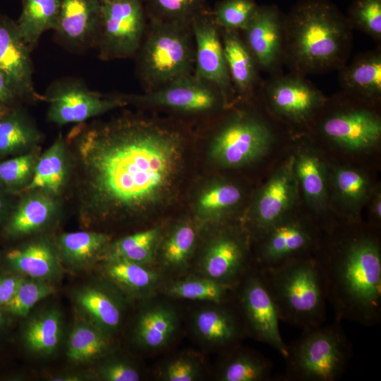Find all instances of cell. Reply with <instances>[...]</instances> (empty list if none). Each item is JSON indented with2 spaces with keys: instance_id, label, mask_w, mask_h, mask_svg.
<instances>
[{
  "instance_id": "cell-1",
  "label": "cell",
  "mask_w": 381,
  "mask_h": 381,
  "mask_svg": "<svg viewBox=\"0 0 381 381\" xmlns=\"http://www.w3.org/2000/svg\"><path fill=\"white\" fill-rule=\"evenodd\" d=\"M72 190L83 224L138 218L174 195L182 170L184 138L136 115L77 124L66 137Z\"/></svg>"
},
{
  "instance_id": "cell-2",
  "label": "cell",
  "mask_w": 381,
  "mask_h": 381,
  "mask_svg": "<svg viewBox=\"0 0 381 381\" xmlns=\"http://www.w3.org/2000/svg\"><path fill=\"white\" fill-rule=\"evenodd\" d=\"M335 318L366 327L381 321V248L374 233L352 230L315 253Z\"/></svg>"
},
{
  "instance_id": "cell-3",
  "label": "cell",
  "mask_w": 381,
  "mask_h": 381,
  "mask_svg": "<svg viewBox=\"0 0 381 381\" xmlns=\"http://www.w3.org/2000/svg\"><path fill=\"white\" fill-rule=\"evenodd\" d=\"M352 28L328 0H301L284 15V63L307 75L340 69L349 59Z\"/></svg>"
},
{
  "instance_id": "cell-4",
  "label": "cell",
  "mask_w": 381,
  "mask_h": 381,
  "mask_svg": "<svg viewBox=\"0 0 381 381\" xmlns=\"http://www.w3.org/2000/svg\"><path fill=\"white\" fill-rule=\"evenodd\" d=\"M258 270L272 297L280 320L302 329L325 323L327 298L314 255L292 259Z\"/></svg>"
},
{
  "instance_id": "cell-5",
  "label": "cell",
  "mask_w": 381,
  "mask_h": 381,
  "mask_svg": "<svg viewBox=\"0 0 381 381\" xmlns=\"http://www.w3.org/2000/svg\"><path fill=\"white\" fill-rule=\"evenodd\" d=\"M135 55L136 72L145 92L193 73L195 42L190 24L150 18Z\"/></svg>"
},
{
  "instance_id": "cell-6",
  "label": "cell",
  "mask_w": 381,
  "mask_h": 381,
  "mask_svg": "<svg viewBox=\"0 0 381 381\" xmlns=\"http://www.w3.org/2000/svg\"><path fill=\"white\" fill-rule=\"evenodd\" d=\"M341 320L303 329L288 344L283 381H337L345 373L352 356V345Z\"/></svg>"
},
{
  "instance_id": "cell-7",
  "label": "cell",
  "mask_w": 381,
  "mask_h": 381,
  "mask_svg": "<svg viewBox=\"0 0 381 381\" xmlns=\"http://www.w3.org/2000/svg\"><path fill=\"white\" fill-rule=\"evenodd\" d=\"M274 140V133L265 121L255 114L239 111L217 131L210 156L224 167H243L265 156Z\"/></svg>"
},
{
  "instance_id": "cell-8",
  "label": "cell",
  "mask_w": 381,
  "mask_h": 381,
  "mask_svg": "<svg viewBox=\"0 0 381 381\" xmlns=\"http://www.w3.org/2000/svg\"><path fill=\"white\" fill-rule=\"evenodd\" d=\"M43 96L48 121L59 126L82 123L128 104L126 95H104L74 78L55 80Z\"/></svg>"
},
{
  "instance_id": "cell-9",
  "label": "cell",
  "mask_w": 381,
  "mask_h": 381,
  "mask_svg": "<svg viewBox=\"0 0 381 381\" xmlns=\"http://www.w3.org/2000/svg\"><path fill=\"white\" fill-rule=\"evenodd\" d=\"M146 25L142 0H115L102 4L96 45L99 57L107 61L135 55Z\"/></svg>"
},
{
  "instance_id": "cell-10",
  "label": "cell",
  "mask_w": 381,
  "mask_h": 381,
  "mask_svg": "<svg viewBox=\"0 0 381 381\" xmlns=\"http://www.w3.org/2000/svg\"><path fill=\"white\" fill-rule=\"evenodd\" d=\"M232 293L248 334L285 357L288 344L281 336L277 309L258 269L254 266Z\"/></svg>"
},
{
  "instance_id": "cell-11",
  "label": "cell",
  "mask_w": 381,
  "mask_h": 381,
  "mask_svg": "<svg viewBox=\"0 0 381 381\" xmlns=\"http://www.w3.org/2000/svg\"><path fill=\"white\" fill-rule=\"evenodd\" d=\"M128 104L201 114L228 107L220 91L193 73L180 77L158 89L126 95Z\"/></svg>"
},
{
  "instance_id": "cell-12",
  "label": "cell",
  "mask_w": 381,
  "mask_h": 381,
  "mask_svg": "<svg viewBox=\"0 0 381 381\" xmlns=\"http://www.w3.org/2000/svg\"><path fill=\"white\" fill-rule=\"evenodd\" d=\"M260 89L272 114L296 123L312 119L327 101L306 76L292 72L270 77Z\"/></svg>"
},
{
  "instance_id": "cell-13",
  "label": "cell",
  "mask_w": 381,
  "mask_h": 381,
  "mask_svg": "<svg viewBox=\"0 0 381 381\" xmlns=\"http://www.w3.org/2000/svg\"><path fill=\"white\" fill-rule=\"evenodd\" d=\"M256 238L255 267L260 270L313 255L320 246L318 231L311 222L289 215Z\"/></svg>"
},
{
  "instance_id": "cell-14",
  "label": "cell",
  "mask_w": 381,
  "mask_h": 381,
  "mask_svg": "<svg viewBox=\"0 0 381 381\" xmlns=\"http://www.w3.org/2000/svg\"><path fill=\"white\" fill-rule=\"evenodd\" d=\"M248 236L236 228L218 233L205 248L198 267L203 277L232 289L253 267Z\"/></svg>"
},
{
  "instance_id": "cell-15",
  "label": "cell",
  "mask_w": 381,
  "mask_h": 381,
  "mask_svg": "<svg viewBox=\"0 0 381 381\" xmlns=\"http://www.w3.org/2000/svg\"><path fill=\"white\" fill-rule=\"evenodd\" d=\"M190 27L195 42L193 74L212 84L222 94L228 107L236 100L229 75L219 32L212 12L194 18Z\"/></svg>"
},
{
  "instance_id": "cell-16",
  "label": "cell",
  "mask_w": 381,
  "mask_h": 381,
  "mask_svg": "<svg viewBox=\"0 0 381 381\" xmlns=\"http://www.w3.org/2000/svg\"><path fill=\"white\" fill-rule=\"evenodd\" d=\"M31 51L16 21L0 13V72L22 103L44 101L33 83Z\"/></svg>"
},
{
  "instance_id": "cell-17",
  "label": "cell",
  "mask_w": 381,
  "mask_h": 381,
  "mask_svg": "<svg viewBox=\"0 0 381 381\" xmlns=\"http://www.w3.org/2000/svg\"><path fill=\"white\" fill-rule=\"evenodd\" d=\"M284 19L277 6H258L247 26L240 31L260 70L270 77L282 74Z\"/></svg>"
},
{
  "instance_id": "cell-18",
  "label": "cell",
  "mask_w": 381,
  "mask_h": 381,
  "mask_svg": "<svg viewBox=\"0 0 381 381\" xmlns=\"http://www.w3.org/2000/svg\"><path fill=\"white\" fill-rule=\"evenodd\" d=\"M298 188L293 156L273 173L257 195L250 217V229L255 238L288 216Z\"/></svg>"
},
{
  "instance_id": "cell-19",
  "label": "cell",
  "mask_w": 381,
  "mask_h": 381,
  "mask_svg": "<svg viewBox=\"0 0 381 381\" xmlns=\"http://www.w3.org/2000/svg\"><path fill=\"white\" fill-rule=\"evenodd\" d=\"M62 198L40 189L18 194L9 216L1 226V237L16 240L48 228L61 213Z\"/></svg>"
},
{
  "instance_id": "cell-20",
  "label": "cell",
  "mask_w": 381,
  "mask_h": 381,
  "mask_svg": "<svg viewBox=\"0 0 381 381\" xmlns=\"http://www.w3.org/2000/svg\"><path fill=\"white\" fill-rule=\"evenodd\" d=\"M322 134L331 142L349 150H364L381 139L380 116L368 108L337 111L321 122Z\"/></svg>"
},
{
  "instance_id": "cell-21",
  "label": "cell",
  "mask_w": 381,
  "mask_h": 381,
  "mask_svg": "<svg viewBox=\"0 0 381 381\" xmlns=\"http://www.w3.org/2000/svg\"><path fill=\"white\" fill-rule=\"evenodd\" d=\"M99 0H60L55 31L59 41L73 52L96 47L101 24Z\"/></svg>"
},
{
  "instance_id": "cell-22",
  "label": "cell",
  "mask_w": 381,
  "mask_h": 381,
  "mask_svg": "<svg viewBox=\"0 0 381 381\" xmlns=\"http://www.w3.org/2000/svg\"><path fill=\"white\" fill-rule=\"evenodd\" d=\"M229 302L202 308L193 320L196 334L210 346L224 351L238 344L248 333L237 308L229 306Z\"/></svg>"
},
{
  "instance_id": "cell-23",
  "label": "cell",
  "mask_w": 381,
  "mask_h": 381,
  "mask_svg": "<svg viewBox=\"0 0 381 381\" xmlns=\"http://www.w3.org/2000/svg\"><path fill=\"white\" fill-rule=\"evenodd\" d=\"M226 64L237 99L248 100L260 89V71L240 31L219 28Z\"/></svg>"
},
{
  "instance_id": "cell-24",
  "label": "cell",
  "mask_w": 381,
  "mask_h": 381,
  "mask_svg": "<svg viewBox=\"0 0 381 381\" xmlns=\"http://www.w3.org/2000/svg\"><path fill=\"white\" fill-rule=\"evenodd\" d=\"M339 80L344 93L366 103L381 98V51L358 54L340 69Z\"/></svg>"
},
{
  "instance_id": "cell-25",
  "label": "cell",
  "mask_w": 381,
  "mask_h": 381,
  "mask_svg": "<svg viewBox=\"0 0 381 381\" xmlns=\"http://www.w3.org/2000/svg\"><path fill=\"white\" fill-rule=\"evenodd\" d=\"M4 259L7 265L32 279L48 280L60 270V258L55 243L40 238L6 250Z\"/></svg>"
},
{
  "instance_id": "cell-26",
  "label": "cell",
  "mask_w": 381,
  "mask_h": 381,
  "mask_svg": "<svg viewBox=\"0 0 381 381\" xmlns=\"http://www.w3.org/2000/svg\"><path fill=\"white\" fill-rule=\"evenodd\" d=\"M71 169V162L66 140L59 135L40 155L31 181L25 191L40 189L63 198L68 187Z\"/></svg>"
},
{
  "instance_id": "cell-27",
  "label": "cell",
  "mask_w": 381,
  "mask_h": 381,
  "mask_svg": "<svg viewBox=\"0 0 381 381\" xmlns=\"http://www.w3.org/2000/svg\"><path fill=\"white\" fill-rule=\"evenodd\" d=\"M42 134L22 104L0 114V160L40 147Z\"/></svg>"
},
{
  "instance_id": "cell-28",
  "label": "cell",
  "mask_w": 381,
  "mask_h": 381,
  "mask_svg": "<svg viewBox=\"0 0 381 381\" xmlns=\"http://www.w3.org/2000/svg\"><path fill=\"white\" fill-rule=\"evenodd\" d=\"M179 326L176 310L165 303H154L139 313L134 328V339L141 348L155 351L167 346Z\"/></svg>"
},
{
  "instance_id": "cell-29",
  "label": "cell",
  "mask_w": 381,
  "mask_h": 381,
  "mask_svg": "<svg viewBox=\"0 0 381 381\" xmlns=\"http://www.w3.org/2000/svg\"><path fill=\"white\" fill-rule=\"evenodd\" d=\"M219 365V381L272 380L273 364L270 360L238 344L227 349Z\"/></svg>"
},
{
  "instance_id": "cell-30",
  "label": "cell",
  "mask_w": 381,
  "mask_h": 381,
  "mask_svg": "<svg viewBox=\"0 0 381 381\" xmlns=\"http://www.w3.org/2000/svg\"><path fill=\"white\" fill-rule=\"evenodd\" d=\"M110 236L96 231H79L59 235L55 246L59 258L75 267L83 266L103 255Z\"/></svg>"
},
{
  "instance_id": "cell-31",
  "label": "cell",
  "mask_w": 381,
  "mask_h": 381,
  "mask_svg": "<svg viewBox=\"0 0 381 381\" xmlns=\"http://www.w3.org/2000/svg\"><path fill=\"white\" fill-rule=\"evenodd\" d=\"M60 11V0H23L18 20L20 32L31 50L42 35L56 28Z\"/></svg>"
},
{
  "instance_id": "cell-32",
  "label": "cell",
  "mask_w": 381,
  "mask_h": 381,
  "mask_svg": "<svg viewBox=\"0 0 381 381\" xmlns=\"http://www.w3.org/2000/svg\"><path fill=\"white\" fill-rule=\"evenodd\" d=\"M294 170L306 201L322 210L327 200L326 172L322 159L310 150H301L294 156Z\"/></svg>"
},
{
  "instance_id": "cell-33",
  "label": "cell",
  "mask_w": 381,
  "mask_h": 381,
  "mask_svg": "<svg viewBox=\"0 0 381 381\" xmlns=\"http://www.w3.org/2000/svg\"><path fill=\"white\" fill-rule=\"evenodd\" d=\"M104 272L116 284L139 296L152 294L160 280L159 274L148 265L123 259H106Z\"/></svg>"
},
{
  "instance_id": "cell-34",
  "label": "cell",
  "mask_w": 381,
  "mask_h": 381,
  "mask_svg": "<svg viewBox=\"0 0 381 381\" xmlns=\"http://www.w3.org/2000/svg\"><path fill=\"white\" fill-rule=\"evenodd\" d=\"M76 301L93 325L105 333L114 331L120 325L121 306L109 293L99 288L87 287L78 293Z\"/></svg>"
},
{
  "instance_id": "cell-35",
  "label": "cell",
  "mask_w": 381,
  "mask_h": 381,
  "mask_svg": "<svg viewBox=\"0 0 381 381\" xmlns=\"http://www.w3.org/2000/svg\"><path fill=\"white\" fill-rule=\"evenodd\" d=\"M159 240V229H147L109 243L103 255L105 259H123L149 265L155 260Z\"/></svg>"
},
{
  "instance_id": "cell-36",
  "label": "cell",
  "mask_w": 381,
  "mask_h": 381,
  "mask_svg": "<svg viewBox=\"0 0 381 381\" xmlns=\"http://www.w3.org/2000/svg\"><path fill=\"white\" fill-rule=\"evenodd\" d=\"M109 346L104 332L93 324L80 322L71 332L67 356L75 363L87 362L105 354Z\"/></svg>"
},
{
  "instance_id": "cell-37",
  "label": "cell",
  "mask_w": 381,
  "mask_h": 381,
  "mask_svg": "<svg viewBox=\"0 0 381 381\" xmlns=\"http://www.w3.org/2000/svg\"><path fill=\"white\" fill-rule=\"evenodd\" d=\"M197 241V232L192 224L177 225L164 239L159 248L162 265L172 271L187 266Z\"/></svg>"
},
{
  "instance_id": "cell-38",
  "label": "cell",
  "mask_w": 381,
  "mask_h": 381,
  "mask_svg": "<svg viewBox=\"0 0 381 381\" xmlns=\"http://www.w3.org/2000/svg\"><path fill=\"white\" fill-rule=\"evenodd\" d=\"M232 291V288L205 277L173 282L164 289L165 294L174 298L211 303L229 301Z\"/></svg>"
},
{
  "instance_id": "cell-39",
  "label": "cell",
  "mask_w": 381,
  "mask_h": 381,
  "mask_svg": "<svg viewBox=\"0 0 381 381\" xmlns=\"http://www.w3.org/2000/svg\"><path fill=\"white\" fill-rule=\"evenodd\" d=\"M61 337V315L56 310L47 311L32 320L24 334L28 349L43 354L52 353L58 346Z\"/></svg>"
},
{
  "instance_id": "cell-40",
  "label": "cell",
  "mask_w": 381,
  "mask_h": 381,
  "mask_svg": "<svg viewBox=\"0 0 381 381\" xmlns=\"http://www.w3.org/2000/svg\"><path fill=\"white\" fill-rule=\"evenodd\" d=\"M38 147L28 152L0 160V188L18 195L25 190L41 154Z\"/></svg>"
},
{
  "instance_id": "cell-41",
  "label": "cell",
  "mask_w": 381,
  "mask_h": 381,
  "mask_svg": "<svg viewBox=\"0 0 381 381\" xmlns=\"http://www.w3.org/2000/svg\"><path fill=\"white\" fill-rule=\"evenodd\" d=\"M242 198L241 190L231 183H218L210 186L200 195L198 213L209 219H219L236 207Z\"/></svg>"
},
{
  "instance_id": "cell-42",
  "label": "cell",
  "mask_w": 381,
  "mask_h": 381,
  "mask_svg": "<svg viewBox=\"0 0 381 381\" xmlns=\"http://www.w3.org/2000/svg\"><path fill=\"white\" fill-rule=\"evenodd\" d=\"M334 183L339 198L353 212L358 211L369 195L370 181L358 170L347 167L337 169Z\"/></svg>"
},
{
  "instance_id": "cell-43",
  "label": "cell",
  "mask_w": 381,
  "mask_h": 381,
  "mask_svg": "<svg viewBox=\"0 0 381 381\" xmlns=\"http://www.w3.org/2000/svg\"><path fill=\"white\" fill-rule=\"evenodd\" d=\"M150 9L149 18L190 24L192 20L207 11L205 0H146Z\"/></svg>"
},
{
  "instance_id": "cell-44",
  "label": "cell",
  "mask_w": 381,
  "mask_h": 381,
  "mask_svg": "<svg viewBox=\"0 0 381 381\" xmlns=\"http://www.w3.org/2000/svg\"><path fill=\"white\" fill-rule=\"evenodd\" d=\"M352 29L381 41V0H353L346 16Z\"/></svg>"
},
{
  "instance_id": "cell-45",
  "label": "cell",
  "mask_w": 381,
  "mask_h": 381,
  "mask_svg": "<svg viewBox=\"0 0 381 381\" xmlns=\"http://www.w3.org/2000/svg\"><path fill=\"white\" fill-rule=\"evenodd\" d=\"M258 7L255 0H222L212 14L219 28L241 31L247 26Z\"/></svg>"
},
{
  "instance_id": "cell-46",
  "label": "cell",
  "mask_w": 381,
  "mask_h": 381,
  "mask_svg": "<svg viewBox=\"0 0 381 381\" xmlns=\"http://www.w3.org/2000/svg\"><path fill=\"white\" fill-rule=\"evenodd\" d=\"M54 291V286L46 280L24 279L4 308L13 315L25 317L37 303L50 296Z\"/></svg>"
},
{
  "instance_id": "cell-47",
  "label": "cell",
  "mask_w": 381,
  "mask_h": 381,
  "mask_svg": "<svg viewBox=\"0 0 381 381\" xmlns=\"http://www.w3.org/2000/svg\"><path fill=\"white\" fill-rule=\"evenodd\" d=\"M201 375V365L195 357L181 356L168 361L159 373L161 380L165 381H193Z\"/></svg>"
},
{
  "instance_id": "cell-48",
  "label": "cell",
  "mask_w": 381,
  "mask_h": 381,
  "mask_svg": "<svg viewBox=\"0 0 381 381\" xmlns=\"http://www.w3.org/2000/svg\"><path fill=\"white\" fill-rule=\"evenodd\" d=\"M99 377L105 381H138L139 370L128 361L113 359L104 364L99 370Z\"/></svg>"
},
{
  "instance_id": "cell-49",
  "label": "cell",
  "mask_w": 381,
  "mask_h": 381,
  "mask_svg": "<svg viewBox=\"0 0 381 381\" xmlns=\"http://www.w3.org/2000/svg\"><path fill=\"white\" fill-rule=\"evenodd\" d=\"M23 279L18 275L0 276V307L10 301Z\"/></svg>"
},
{
  "instance_id": "cell-50",
  "label": "cell",
  "mask_w": 381,
  "mask_h": 381,
  "mask_svg": "<svg viewBox=\"0 0 381 381\" xmlns=\"http://www.w3.org/2000/svg\"><path fill=\"white\" fill-rule=\"evenodd\" d=\"M22 104L0 72V114Z\"/></svg>"
},
{
  "instance_id": "cell-51",
  "label": "cell",
  "mask_w": 381,
  "mask_h": 381,
  "mask_svg": "<svg viewBox=\"0 0 381 381\" xmlns=\"http://www.w3.org/2000/svg\"><path fill=\"white\" fill-rule=\"evenodd\" d=\"M18 195L8 193L0 188V226L9 216L16 202Z\"/></svg>"
},
{
  "instance_id": "cell-52",
  "label": "cell",
  "mask_w": 381,
  "mask_h": 381,
  "mask_svg": "<svg viewBox=\"0 0 381 381\" xmlns=\"http://www.w3.org/2000/svg\"><path fill=\"white\" fill-rule=\"evenodd\" d=\"M381 200L380 195H376L373 205L372 214L375 221L377 223L381 218Z\"/></svg>"
},
{
  "instance_id": "cell-53",
  "label": "cell",
  "mask_w": 381,
  "mask_h": 381,
  "mask_svg": "<svg viewBox=\"0 0 381 381\" xmlns=\"http://www.w3.org/2000/svg\"><path fill=\"white\" fill-rule=\"evenodd\" d=\"M61 378H64L61 380H67L66 378H68V377H56V378L53 379V380H59ZM68 378H70V380H73L71 378H75L76 380H78L77 377H71H71H68ZM68 380H69V379H68Z\"/></svg>"
},
{
  "instance_id": "cell-54",
  "label": "cell",
  "mask_w": 381,
  "mask_h": 381,
  "mask_svg": "<svg viewBox=\"0 0 381 381\" xmlns=\"http://www.w3.org/2000/svg\"><path fill=\"white\" fill-rule=\"evenodd\" d=\"M4 319L3 318V316L0 314V328L3 326V325L4 324Z\"/></svg>"
},
{
  "instance_id": "cell-55",
  "label": "cell",
  "mask_w": 381,
  "mask_h": 381,
  "mask_svg": "<svg viewBox=\"0 0 381 381\" xmlns=\"http://www.w3.org/2000/svg\"><path fill=\"white\" fill-rule=\"evenodd\" d=\"M101 4H104V3H107V2H109V1H115V0H99Z\"/></svg>"
}]
</instances>
